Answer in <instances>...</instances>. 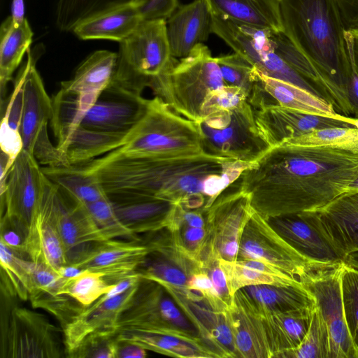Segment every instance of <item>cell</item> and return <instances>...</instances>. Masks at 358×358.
I'll list each match as a JSON object with an SVG mask.
<instances>
[{
  "instance_id": "1",
  "label": "cell",
  "mask_w": 358,
  "mask_h": 358,
  "mask_svg": "<svg viewBox=\"0 0 358 358\" xmlns=\"http://www.w3.org/2000/svg\"><path fill=\"white\" fill-rule=\"evenodd\" d=\"M358 178V154L333 146L280 143L271 147L236 180L253 210L267 220L315 210Z\"/></svg>"
},
{
  "instance_id": "2",
  "label": "cell",
  "mask_w": 358,
  "mask_h": 358,
  "mask_svg": "<svg viewBox=\"0 0 358 358\" xmlns=\"http://www.w3.org/2000/svg\"><path fill=\"white\" fill-rule=\"evenodd\" d=\"M251 164L205 152L135 157L113 150L77 166L96 178L112 202L146 196L206 210Z\"/></svg>"
},
{
  "instance_id": "3",
  "label": "cell",
  "mask_w": 358,
  "mask_h": 358,
  "mask_svg": "<svg viewBox=\"0 0 358 358\" xmlns=\"http://www.w3.org/2000/svg\"><path fill=\"white\" fill-rule=\"evenodd\" d=\"M282 31L312 66L335 110L352 117L347 96L351 62L336 0H281Z\"/></svg>"
},
{
  "instance_id": "4",
  "label": "cell",
  "mask_w": 358,
  "mask_h": 358,
  "mask_svg": "<svg viewBox=\"0 0 358 358\" xmlns=\"http://www.w3.org/2000/svg\"><path fill=\"white\" fill-rule=\"evenodd\" d=\"M225 85L208 48L196 45L185 57H172L166 69L153 78L149 88L155 97L185 118L199 122L206 99Z\"/></svg>"
},
{
  "instance_id": "5",
  "label": "cell",
  "mask_w": 358,
  "mask_h": 358,
  "mask_svg": "<svg viewBox=\"0 0 358 358\" xmlns=\"http://www.w3.org/2000/svg\"><path fill=\"white\" fill-rule=\"evenodd\" d=\"M112 80L106 90L142 96L153 78L171 60L165 20H143L135 31L119 43Z\"/></svg>"
},
{
  "instance_id": "6",
  "label": "cell",
  "mask_w": 358,
  "mask_h": 358,
  "mask_svg": "<svg viewBox=\"0 0 358 358\" xmlns=\"http://www.w3.org/2000/svg\"><path fill=\"white\" fill-rule=\"evenodd\" d=\"M116 152L153 157L204 152L198 124L178 114L159 99H148L145 110Z\"/></svg>"
},
{
  "instance_id": "7",
  "label": "cell",
  "mask_w": 358,
  "mask_h": 358,
  "mask_svg": "<svg viewBox=\"0 0 358 358\" xmlns=\"http://www.w3.org/2000/svg\"><path fill=\"white\" fill-rule=\"evenodd\" d=\"M205 153L252 164L271 147L262 137L248 101L220 110L197 122Z\"/></svg>"
},
{
  "instance_id": "8",
  "label": "cell",
  "mask_w": 358,
  "mask_h": 358,
  "mask_svg": "<svg viewBox=\"0 0 358 358\" xmlns=\"http://www.w3.org/2000/svg\"><path fill=\"white\" fill-rule=\"evenodd\" d=\"M117 330L173 336L210 348L166 290L148 280H141Z\"/></svg>"
},
{
  "instance_id": "9",
  "label": "cell",
  "mask_w": 358,
  "mask_h": 358,
  "mask_svg": "<svg viewBox=\"0 0 358 358\" xmlns=\"http://www.w3.org/2000/svg\"><path fill=\"white\" fill-rule=\"evenodd\" d=\"M238 259L261 261L282 271L302 285L343 264H321L306 259L266 219L255 211L244 228Z\"/></svg>"
},
{
  "instance_id": "10",
  "label": "cell",
  "mask_w": 358,
  "mask_h": 358,
  "mask_svg": "<svg viewBox=\"0 0 358 358\" xmlns=\"http://www.w3.org/2000/svg\"><path fill=\"white\" fill-rule=\"evenodd\" d=\"M1 358L66 357L63 331L43 314L13 307L1 320Z\"/></svg>"
},
{
  "instance_id": "11",
  "label": "cell",
  "mask_w": 358,
  "mask_h": 358,
  "mask_svg": "<svg viewBox=\"0 0 358 358\" xmlns=\"http://www.w3.org/2000/svg\"><path fill=\"white\" fill-rule=\"evenodd\" d=\"M273 31L224 20L217 27L216 34L262 73L297 85L323 99L310 82L276 54Z\"/></svg>"
},
{
  "instance_id": "12",
  "label": "cell",
  "mask_w": 358,
  "mask_h": 358,
  "mask_svg": "<svg viewBox=\"0 0 358 358\" xmlns=\"http://www.w3.org/2000/svg\"><path fill=\"white\" fill-rule=\"evenodd\" d=\"M224 190L205 210L206 238L203 249L219 259H238L244 228L255 212L248 194Z\"/></svg>"
},
{
  "instance_id": "13",
  "label": "cell",
  "mask_w": 358,
  "mask_h": 358,
  "mask_svg": "<svg viewBox=\"0 0 358 358\" xmlns=\"http://www.w3.org/2000/svg\"><path fill=\"white\" fill-rule=\"evenodd\" d=\"M150 253L145 242L113 238L89 244L69 264L99 273L109 283L115 284L139 276L138 269Z\"/></svg>"
},
{
  "instance_id": "14",
  "label": "cell",
  "mask_w": 358,
  "mask_h": 358,
  "mask_svg": "<svg viewBox=\"0 0 358 358\" xmlns=\"http://www.w3.org/2000/svg\"><path fill=\"white\" fill-rule=\"evenodd\" d=\"M47 181L37 159L22 150L9 171L3 189L0 191L1 208L5 207L4 215L19 224L27 234Z\"/></svg>"
},
{
  "instance_id": "15",
  "label": "cell",
  "mask_w": 358,
  "mask_h": 358,
  "mask_svg": "<svg viewBox=\"0 0 358 358\" xmlns=\"http://www.w3.org/2000/svg\"><path fill=\"white\" fill-rule=\"evenodd\" d=\"M58 200L57 187L48 179L23 245L24 258L45 264L57 272L62 266L68 264L66 249L57 226Z\"/></svg>"
},
{
  "instance_id": "16",
  "label": "cell",
  "mask_w": 358,
  "mask_h": 358,
  "mask_svg": "<svg viewBox=\"0 0 358 358\" xmlns=\"http://www.w3.org/2000/svg\"><path fill=\"white\" fill-rule=\"evenodd\" d=\"M254 112L258 130L270 147L317 129L357 127L358 124V119L352 117L335 118L286 108L278 103L254 109Z\"/></svg>"
},
{
  "instance_id": "17",
  "label": "cell",
  "mask_w": 358,
  "mask_h": 358,
  "mask_svg": "<svg viewBox=\"0 0 358 358\" xmlns=\"http://www.w3.org/2000/svg\"><path fill=\"white\" fill-rule=\"evenodd\" d=\"M303 285L313 296L328 329L329 358H358L345 322L341 287L342 266Z\"/></svg>"
},
{
  "instance_id": "18",
  "label": "cell",
  "mask_w": 358,
  "mask_h": 358,
  "mask_svg": "<svg viewBox=\"0 0 358 358\" xmlns=\"http://www.w3.org/2000/svg\"><path fill=\"white\" fill-rule=\"evenodd\" d=\"M141 281L120 295L111 296L107 292L93 303L84 306L62 328L66 357L88 336L103 333H118L119 320L131 304Z\"/></svg>"
},
{
  "instance_id": "19",
  "label": "cell",
  "mask_w": 358,
  "mask_h": 358,
  "mask_svg": "<svg viewBox=\"0 0 358 358\" xmlns=\"http://www.w3.org/2000/svg\"><path fill=\"white\" fill-rule=\"evenodd\" d=\"M229 311L237 357H276L267 315L256 309L241 289L233 296Z\"/></svg>"
},
{
  "instance_id": "20",
  "label": "cell",
  "mask_w": 358,
  "mask_h": 358,
  "mask_svg": "<svg viewBox=\"0 0 358 358\" xmlns=\"http://www.w3.org/2000/svg\"><path fill=\"white\" fill-rule=\"evenodd\" d=\"M275 230L299 254L315 263L341 265L345 258L318 227L312 211L268 220Z\"/></svg>"
},
{
  "instance_id": "21",
  "label": "cell",
  "mask_w": 358,
  "mask_h": 358,
  "mask_svg": "<svg viewBox=\"0 0 358 358\" xmlns=\"http://www.w3.org/2000/svg\"><path fill=\"white\" fill-rule=\"evenodd\" d=\"M310 211L321 231L345 260L358 251V189L347 190Z\"/></svg>"
},
{
  "instance_id": "22",
  "label": "cell",
  "mask_w": 358,
  "mask_h": 358,
  "mask_svg": "<svg viewBox=\"0 0 358 358\" xmlns=\"http://www.w3.org/2000/svg\"><path fill=\"white\" fill-rule=\"evenodd\" d=\"M165 289L218 358L237 357L229 310L218 313L203 301L189 299L173 288Z\"/></svg>"
},
{
  "instance_id": "23",
  "label": "cell",
  "mask_w": 358,
  "mask_h": 358,
  "mask_svg": "<svg viewBox=\"0 0 358 358\" xmlns=\"http://www.w3.org/2000/svg\"><path fill=\"white\" fill-rule=\"evenodd\" d=\"M147 103L143 96L104 90L79 126L98 131L128 133L143 116Z\"/></svg>"
},
{
  "instance_id": "24",
  "label": "cell",
  "mask_w": 358,
  "mask_h": 358,
  "mask_svg": "<svg viewBox=\"0 0 358 358\" xmlns=\"http://www.w3.org/2000/svg\"><path fill=\"white\" fill-rule=\"evenodd\" d=\"M166 24L171 55L177 59L187 57L213 33V16L205 0L178 7Z\"/></svg>"
},
{
  "instance_id": "25",
  "label": "cell",
  "mask_w": 358,
  "mask_h": 358,
  "mask_svg": "<svg viewBox=\"0 0 358 358\" xmlns=\"http://www.w3.org/2000/svg\"><path fill=\"white\" fill-rule=\"evenodd\" d=\"M36 62L35 55L29 50L27 59L22 66L24 71V99L20 133L23 150L31 155L38 135L48 129L53 111L52 99L48 95L36 69Z\"/></svg>"
},
{
  "instance_id": "26",
  "label": "cell",
  "mask_w": 358,
  "mask_h": 358,
  "mask_svg": "<svg viewBox=\"0 0 358 358\" xmlns=\"http://www.w3.org/2000/svg\"><path fill=\"white\" fill-rule=\"evenodd\" d=\"M57 187L59 194L57 226L66 249L69 264L89 244L108 238L97 226L85 205Z\"/></svg>"
},
{
  "instance_id": "27",
  "label": "cell",
  "mask_w": 358,
  "mask_h": 358,
  "mask_svg": "<svg viewBox=\"0 0 358 358\" xmlns=\"http://www.w3.org/2000/svg\"><path fill=\"white\" fill-rule=\"evenodd\" d=\"M112 203L122 224L134 235L155 232L166 228L177 204L163 199L146 196Z\"/></svg>"
},
{
  "instance_id": "28",
  "label": "cell",
  "mask_w": 358,
  "mask_h": 358,
  "mask_svg": "<svg viewBox=\"0 0 358 358\" xmlns=\"http://www.w3.org/2000/svg\"><path fill=\"white\" fill-rule=\"evenodd\" d=\"M213 15L262 29L282 31L278 0H205Z\"/></svg>"
},
{
  "instance_id": "29",
  "label": "cell",
  "mask_w": 358,
  "mask_h": 358,
  "mask_svg": "<svg viewBox=\"0 0 358 358\" xmlns=\"http://www.w3.org/2000/svg\"><path fill=\"white\" fill-rule=\"evenodd\" d=\"M129 132H103L78 126L57 148L62 155L65 166L80 165L122 146Z\"/></svg>"
},
{
  "instance_id": "30",
  "label": "cell",
  "mask_w": 358,
  "mask_h": 358,
  "mask_svg": "<svg viewBox=\"0 0 358 358\" xmlns=\"http://www.w3.org/2000/svg\"><path fill=\"white\" fill-rule=\"evenodd\" d=\"M143 19L133 3L106 12L78 25L74 34L82 40L105 39L123 41Z\"/></svg>"
},
{
  "instance_id": "31",
  "label": "cell",
  "mask_w": 358,
  "mask_h": 358,
  "mask_svg": "<svg viewBox=\"0 0 358 358\" xmlns=\"http://www.w3.org/2000/svg\"><path fill=\"white\" fill-rule=\"evenodd\" d=\"M241 290L257 310L268 313L315 308L314 298L300 284L258 285Z\"/></svg>"
},
{
  "instance_id": "32",
  "label": "cell",
  "mask_w": 358,
  "mask_h": 358,
  "mask_svg": "<svg viewBox=\"0 0 358 358\" xmlns=\"http://www.w3.org/2000/svg\"><path fill=\"white\" fill-rule=\"evenodd\" d=\"M117 55L100 50L89 55L77 68L73 77L61 83L62 88L79 94L101 93L110 85Z\"/></svg>"
},
{
  "instance_id": "33",
  "label": "cell",
  "mask_w": 358,
  "mask_h": 358,
  "mask_svg": "<svg viewBox=\"0 0 358 358\" xmlns=\"http://www.w3.org/2000/svg\"><path fill=\"white\" fill-rule=\"evenodd\" d=\"M257 74L266 92L279 105L306 113L335 118L338 113L325 99L290 83L269 77L256 69Z\"/></svg>"
},
{
  "instance_id": "34",
  "label": "cell",
  "mask_w": 358,
  "mask_h": 358,
  "mask_svg": "<svg viewBox=\"0 0 358 358\" xmlns=\"http://www.w3.org/2000/svg\"><path fill=\"white\" fill-rule=\"evenodd\" d=\"M220 264L232 297L237 291L252 285L300 284L282 271L261 261L220 259Z\"/></svg>"
},
{
  "instance_id": "35",
  "label": "cell",
  "mask_w": 358,
  "mask_h": 358,
  "mask_svg": "<svg viewBox=\"0 0 358 358\" xmlns=\"http://www.w3.org/2000/svg\"><path fill=\"white\" fill-rule=\"evenodd\" d=\"M33 32L27 19L20 24L13 22L10 16L0 28V87L3 96L15 71L29 50Z\"/></svg>"
},
{
  "instance_id": "36",
  "label": "cell",
  "mask_w": 358,
  "mask_h": 358,
  "mask_svg": "<svg viewBox=\"0 0 358 358\" xmlns=\"http://www.w3.org/2000/svg\"><path fill=\"white\" fill-rule=\"evenodd\" d=\"M117 338L118 341L136 344L146 350L170 357H218L215 352L208 346L196 344L173 336L136 331H120L118 332Z\"/></svg>"
},
{
  "instance_id": "37",
  "label": "cell",
  "mask_w": 358,
  "mask_h": 358,
  "mask_svg": "<svg viewBox=\"0 0 358 358\" xmlns=\"http://www.w3.org/2000/svg\"><path fill=\"white\" fill-rule=\"evenodd\" d=\"M41 169L50 181L84 204L108 198L96 178L77 166Z\"/></svg>"
},
{
  "instance_id": "38",
  "label": "cell",
  "mask_w": 358,
  "mask_h": 358,
  "mask_svg": "<svg viewBox=\"0 0 358 358\" xmlns=\"http://www.w3.org/2000/svg\"><path fill=\"white\" fill-rule=\"evenodd\" d=\"M314 308H301L283 313H266L278 351L277 357L299 345L306 336ZM264 312V311H263Z\"/></svg>"
},
{
  "instance_id": "39",
  "label": "cell",
  "mask_w": 358,
  "mask_h": 358,
  "mask_svg": "<svg viewBox=\"0 0 358 358\" xmlns=\"http://www.w3.org/2000/svg\"><path fill=\"white\" fill-rule=\"evenodd\" d=\"M24 71L20 69L14 83V88L7 101L2 117L0 129V145L1 151L15 160L23 150L20 133L23 109V83Z\"/></svg>"
},
{
  "instance_id": "40",
  "label": "cell",
  "mask_w": 358,
  "mask_h": 358,
  "mask_svg": "<svg viewBox=\"0 0 358 358\" xmlns=\"http://www.w3.org/2000/svg\"><path fill=\"white\" fill-rule=\"evenodd\" d=\"M134 0H58L56 24L62 31L73 30L83 22L117 8L132 3Z\"/></svg>"
},
{
  "instance_id": "41",
  "label": "cell",
  "mask_w": 358,
  "mask_h": 358,
  "mask_svg": "<svg viewBox=\"0 0 358 358\" xmlns=\"http://www.w3.org/2000/svg\"><path fill=\"white\" fill-rule=\"evenodd\" d=\"M113 285L100 273L84 270L77 276L66 278L59 294L69 296L86 306L108 292Z\"/></svg>"
},
{
  "instance_id": "42",
  "label": "cell",
  "mask_w": 358,
  "mask_h": 358,
  "mask_svg": "<svg viewBox=\"0 0 358 358\" xmlns=\"http://www.w3.org/2000/svg\"><path fill=\"white\" fill-rule=\"evenodd\" d=\"M280 143L302 146H333L358 154V124L357 127L317 129L301 136L285 140Z\"/></svg>"
},
{
  "instance_id": "43",
  "label": "cell",
  "mask_w": 358,
  "mask_h": 358,
  "mask_svg": "<svg viewBox=\"0 0 358 358\" xmlns=\"http://www.w3.org/2000/svg\"><path fill=\"white\" fill-rule=\"evenodd\" d=\"M330 343L327 327L316 307L308 331L294 349L282 352L280 358H329ZM279 357V358H280Z\"/></svg>"
},
{
  "instance_id": "44",
  "label": "cell",
  "mask_w": 358,
  "mask_h": 358,
  "mask_svg": "<svg viewBox=\"0 0 358 358\" xmlns=\"http://www.w3.org/2000/svg\"><path fill=\"white\" fill-rule=\"evenodd\" d=\"M215 58L225 85L242 89L249 99L258 80L255 67L236 52Z\"/></svg>"
},
{
  "instance_id": "45",
  "label": "cell",
  "mask_w": 358,
  "mask_h": 358,
  "mask_svg": "<svg viewBox=\"0 0 358 358\" xmlns=\"http://www.w3.org/2000/svg\"><path fill=\"white\" fill-rule=\"evenodd\" d=\"M341 287L346 324L358 355V268L343 264Z\"/></svg>"
},
{
  "instance_id": "46",
  "label": "cell",
  "mask_w": 358,
  "mask_h": 358,
  "mask_svg": "<svg viewBox=\"0 0 358 358\" xmlns=\"http://www.w3.org/2000/svg\"><path fill=\"white\" fill-rule=\"evenodd\" d=\"M85 205L97 226L108 239L122 237L139 240L136 235L122 224L116 215L113 203L108 198Z\"/></svg>"
},
{
  "instance_id": "47",
  "label": "cell",
  "mask_w": 358,
  "mask_h": 358,
  "mask_svg": "<svg viewBox=\"0 0 358 358\" xmlns=\"http://www.w3.org/2000/svg\"><path fill=\"white\" fill-rule=\"evenodd\" d=\"M20 260L30 281L29 295L36 291L59 294V292L66 278L45 264L22 257H20Z\"/></svg>"
},
{
  "instance_id": "48",
  "label": "cell",
  "mask_w": 358,
  "mask_h": 358,
  "mask_svg": "<svg viewBox=\"0 0 358 358\" xmlns=\"http://www.w3.org/2000/svg\"><path fill=\"white\" fill-rule=\"evenodd\" d=\"M118 333H103L87 337L68 357L117 358Z\"/></svg>"
},
{
  "instance_id": "49",
  "label": "cell",
  "mask_w": 358,
  "mask_h": 358,
  "mask_svg": "<svg viewBox=\"0 0 358 358\" xmlns=\"http://www.w3.org/2000/svg\"><path fill=\"white\" fill-rule=\"evenodd\" d=\"M246 101H248V96L244 90L239 87L224 85L213 92L206 99L201 109V120L213 113L233 109Z\"/></svg>"
},
{
  "instance_id": "50",
  "label": "cell",
  "mask_w": 358,
  "mask_h": 358,
  "mask_svg": "<svg viewBox=\"0 0 358 358\" xmlns=\"http://www.w3.org/2000/svg\"><path fill=\"white\" fill-rule=\"evenodd\" d=\"M143 20H166L178 7V0H134Z\"/></svg>"
},
{
  "instance_id": "51",
  "label": "cell",
  "mask_w": 358,
  "mask_h": 358,
  "mask_svg": "<svg viewBox=\"0 0 358 358\" xmlns=\"http://www.w3.org/2000/svg\"><path fill=\"white\" fill-rule=\"evenodd\" d=\"M26 236L25 230L19 224L4 215H1V242L22 258H24L23 245Z\"/></svg>"
},
{
  "instance_id": "52",
  "label": "cell",
  "mask_w": 358,
  "mask_h": 358,
  "mask_svg": "<svg viewBox=\"0 0 358 358\" xmlns=\"http://www.w3.org/2000/svg\"><path fill=\"white\" fill-rule=\"evenodd\" d=\"M201 266L210 277L217 292L224 303L231 307L233 297L230 295L226 277L222 271L220 259L210 255L201 262Z\"/></svg>"
},
{
  "instance_id": "53",
  "label": "cell",
  "mask_w": 358,
  "mask_h": 358,
  "mask_svg": "<svg viewBox=\"0 0 358 358\" xmlns=\"http://www.w3.org/2000/svg\"><path fill=\"white\" fill-rule=\"evenodd\" d=\"M349 56L351 70L347 85V96L352 109V117L358 119V69L355 66L350 52Z\"/></svg>"
},
{
  "instance_id": "54",
  "label": "cell",
  "mask_w": 358,
  "mask_h": 358,
  "mask_svg": "<svg viewBox=\"0 0 358 358\" xmlns=\"http://www.w3.org/2000/svg\"><path fill=\"white\" fill-rule=\"evenodd\" d=\"M147 350L136 344L118 341L117 358H144Z\"/></svg>"
},
{
  "instance_id": "55",
  "label": "cell",
  "mask_w": 358,
  "mask_h": 358,
  "mask_svg": "<svg viewBox=\"0 0 358 358\" xmlns=\"http://www.w3.org/2000/svg\"><path fill=\"white\" fill-rule=\"evenodd\" d=\"M344 34L348 50L355 66L358 69V29L352 30L345 29Z\"/></svg>"
},
{
  "instance_id": "56",
  "label": "cell",
  "mask_w": 358,
  "mask_h": 358,
  "mask_svg": "<svg viewBox=\"0 0 358 358\" xmlns=\"http://www.w3.org/2000/svg\"><path fill=\"white\" fill-rule=\"evenodd\" d=\"M10 17L15 24H20L26 19L23 0H13Z\"/></svg>"
},
{
  "instance_id": "57",
  "label": "cell",
  "mask_w": 358,
  "mask_h": 358,
  "mask_svg": "<svg viewBox=\"0 0 358 358\" xmlns=\"http://www.w3.org/2000/svg\"><path fill=\"white\" fill-rule=\"evenodd\" d=\"M82 272L83 270L79 267L71 264L63 266L58 270L59 275L66 278L77 276Z\"/></svg>"
},
{
  "instance_id": "58",
  "label": "cell",
  "mask_w": 358,
  "mask_h": 358,
  "mask_svg": "<svg viewBox=\"0 0 358 358\" xmlns=\"http://www.w3.org/2000/svg\"><path fill=\"white\" fill-rule=\"evenodd\" d=\"M345 263L358 268V251L350 253L346 257Z\"/></svg>"
},
{
  "instance_id": "59",
  "label": "cell",
  "mask_w": 358,
  "mask_h": 358,
  "mask_svg": "<svg viewBox=\"0 0 358 358\" xmlns=\"http://www.w3.org/2000/svg\"><path fill=\"white\" fill-rule=\"evenodd\" d=\"M351 189H358V178H357L348 189V190Z\"/></svg>"
},
{
  "instance_id": "60",
  "label": "cell",
  "mask_w": 358,
  "mask_h": 358,
  "mask_svg": "<svg viewBox=\"0 0 358 358\" xmlns=\"http://www.w3.org/2000/svg\"><path fill=\"white\" fill-rule=\"evenodd\" d=\"M279 1H281V0H278Z\"/></svg>"
}]
</instances>
